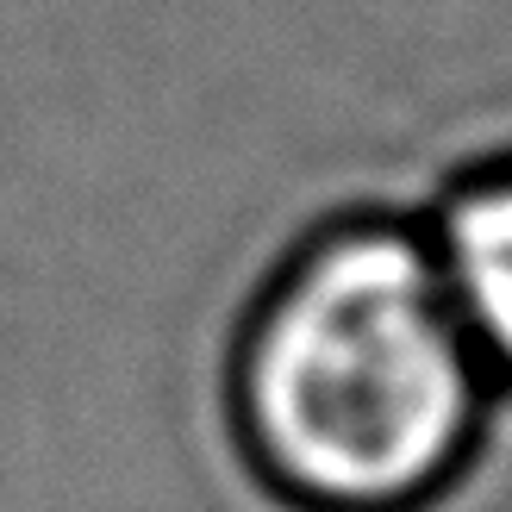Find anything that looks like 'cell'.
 <instances>
[{"mask_svg":"<svg viewBox=\"0 0 512 512\" xmlns=\"http://www.w3.org/2000/svg\"><path fill=\"white\" fill-rule=\"evenodd\" d=\"M494 375L438 250L394 219L331 225L244 325L232 406L256 475L306 512H419L488 425Z\"/></svg>","mask_w":512,"mask_h":512,"instance_id":"obj_1","label":"cell"},{"mask_svg":"<svg viewBox=\"0 0 512 512\" xmlns=\"http://www.w3.org/2000/svg\"><path fill=\"white\" fill-rule=\"evenodd\" d=\"M425 238L438 250L456 319L475 338L494 388L512 394V163L469 175L444 200L438 232Z\"/></svg>","mask_w":512,"mask_h":512,"instance_id":"obj_2","label":"cell"}]
</instances>
